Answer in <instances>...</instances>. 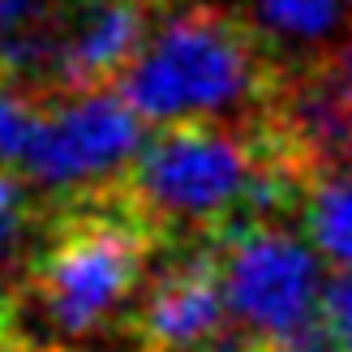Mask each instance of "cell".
Instances as JSON below:
<instances>
[{"mask_svg":"<svg viewBox=\"0 0 352 352\" xmlns=\"http://www.w3.org/2000/svg\"><path fill=\"white\" fill-rule=\"evenodd\" d=\"M172 245L142 206L112 181L60 193L22 262V288L60 336H95L120 322Z\"/></svg>","mask_w":352,"mask_h":352,"instance_id":"6da1fadb","label":"cell"},{"mask_svg":"<svg viewBox=\"0 0 352 352\" xmlns=\"http://www.w3.org/2000/svg\"><path fill=\"white\" fill-rule=\"evenodd\" d=\"M292 65L258 17L202 0H172L116 91L146 125L258 116L271 108Z\"/></svg>","mask_w":352,"mask_h":352,"instance_id":"7a4b0ae2","label":"cell"},{"mask_svg":"<svg viewBox=\"0 0 352 352\" xmlns=\"http://www.w3.org/2000/svg\"><path fill=\"white\" fill-rule=\"evenodd\" d=\"M267 164L271 133L262 112L168 120L155 125L116 185L160 223L168 245H181L262 219Z\"/></svg>","mask_w":352,"mask_h":352,"instance_id":"3957f363","label":"cell"},{"mask_svg":"<svg viewBox=\"0 0 352 352\" xmlns=\"http://www.w3.org/2000/svg\"><path fill=\"white\" fill-rule=\"evenodd\" d=\"M142 112L112 86L52 99L17 168L52 198L103 185L142 151Z\"/></svg>","mask_w":352,"mask_h":352,"instance_id":"277c9868","label":"cell"},{"mask_svg":"<svg viewBox=\"0 0 352 352\" xmlns=\"http://www.w3.org/2000/svg\"><path fill=\"white\" fill-rule=\"evenodd\" d=\"M241 327L232 301L219 241H181L172 245L164 267L146 279L142 296L125 318L133 352H215Z\"/></svg>","mask_w":352,"mask_h":352,"instance_id":"5b68a950","label":"cell"},{"mask_svg":"<svg viewBox=\"0 0 352 352\" xmlns=\"http://www.w3.org/2000/svg\"><path fill=\"white\" fill-rule=\"evenodd\" d=\"M228 279V301L254 336H275L322 305V284L305 241L284 219H245L215 236Z\"/></svg>","mask_w":352,"mask_h":352,"instance_id":"8992f818","label":"cell"},{"mask_svg":"<svg viewBox=\"0 0 352 352\" xmlns=\"http://www.w3.org/2000/svg\"><path fill=\"white\" fill-rule=\"evenodd\" d=\"M168 5L172 0H69L52 65V99L116 86Z\"/></svg>","mask_w":352,"mask_h":352,"instance_id":"52a82bcc","label":"cell"},{"mask_svg":"<svg viewBox=\"0 0 352 352\" xmlns=\"http://www.w3.org/2000/svg\"><path fill=\"white\" fill-rule=\"evenodd\" d=\"M301 223L309 241L336 262L352 271V168L327 172L309 185V198L301 206Z\"/></svg>","mask_w":352,"mask_h":352,"instance_id":"ba28073f","label":"cell"},{"mask_svg":"<svg viewBox=\"0 0 352 352\" xmlns=\"http://www.w3.org/2000/svg\"><path fill=\"white\" fill-rule=\"evenodd\" d=\"M348 5L352 0H258L254 17L279 47L284 43L314 47V43H327L344 26Z\"/></svg>","mask_w":352,"mask_h":352,"instance_id":"9c48e42d","label":"cell"},{"mask_svg":"<svg viewBox=\"0 0 352 352\" xmlns=\"http://www.w3.org/2000/svg\"><path fill=\"white\" fill-rule=\"evenodd\" d=\"M34 181L22 172V168H9V164H0V275H5L9 262L30 254V236L39 232V223H43V202L34 198Z\"/></svg>","mask_w":352,"mask_h":352,"instance_id":"30bf717a","label":"cell"},{"mask_svg":"<svg viewBox=\"0 0 352 352\" xmlns=\"http://www.w3.org/2000/svg\"><path fill=\"white\" fill-rule=\"evenodd\" d=\"M47 95L30 82H17L0 74V164L17 168V160L26 155L34 129L47 112Z\"/></svg>","mask_w":352,"mask_h":352,"instance_id":"8fae6325","label":"cell"},{"mask_svg":"<svg viewBox=\"0 0 352 352\" xmlns=\"http://www.w3.org/2000/svg\"><path fill=\"white\" fill-rule=\"evenodd\" d=\"M254 352H348L344 340L336 336V327L327 322V314H309L305 322H296L288 331H275V336H258Z\"/></svg>","mask_w":352,"mask_h":352,"instance_id":"7c38bea8","label":"cell"},{"mask_svg":"<svg viewBox=\"0 0 352 352\" xmlns=\"http://www.w3.org/2000/svg\"><path fill=\"white\" fill-rule=\"evenodd\" d=\"M26 336H22V301L9 288V279H0V352H22Z\"/></svg>","mask_w":352,"mask_h":352,"instance_id":"4fadbf2b","label":"cell"},{"mask_svg":"<svg viewBox=\"0 0 352 352\" xmlns=\"http://www.w3.org/2000/svg\"><path fill=\"white\" fill-rule=\"evenodd\" d=\"M22 352H74V348H60V344H47V348H34V344H26Z\"/></svg>","mask_w":352,"mask_h":352,"instance_id":"5bb4252c","label":"cell"},{"mask_svg":"<svg viewBox=\"0 0 352 352\" xmlns=\"http://www.w3.org/2000/svg\"><path fill=\"white\" fill-rule=\"evenodd\" d=\"M348 352H352V348H348Z\"/></svg>","mask_w":352,"mask_h":352,"instance_id":"9a60e30c","label":"cell"}]
</instances>
